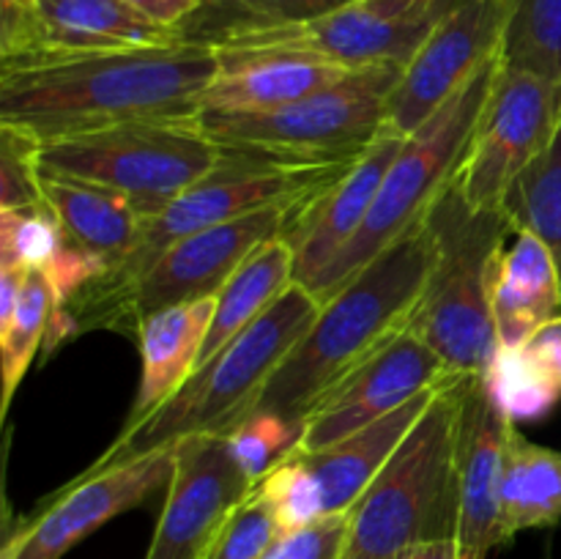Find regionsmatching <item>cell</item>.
I'll return each mask as SVG.
<instances>
[{
	"instance_id": "6da1fadb",
	"label": "cell",
	"mask_w": 561,
	"mask_h": 559,
	"mask_svg": "<svg viewBox=\"0 0 561 559\" xmlns=\"http://www.w3.org/2000/svg\"><path fill=\"white\" fill-rule=\"evenodd\" d=\"M219 53L186 36L164 47L0 64V124L38 142L131 121H195Z\"/></svg>"
},
{
	"instance_id": "7a4b0ae2",
	"label": "cell",
	"mask_w": 561,
	"mask_h": 559,
	"mask_svg": "<svg viewBox=\"0 0 561 559\" xmlns=\"http://www.w3.org/2000/svg\"><path fill=\"white\" fill-rule=\"evenodd\" d=\"M433 263L436 239L425 219L323 301L312 327L268 378L250 414L268 411L305 422L343 378L411 327Z\"/></svg>"
},
{
	"instance_id": "3957f363",
	"label": "cell",
	"mask_w": 561,
	"mask_h": 559,
	"mask_svg": "<svg viewBox=\"0 0 561 559\" xmlns=\"http://www.w3.org/2000/svg\"><path fill=\"white\" fill-rule=\"evenodd\" d=\"M321 312V299L294 283L252 327L230 340L217 356L197 367L146 420L124 427L121 436L88 466V471L126 464L170 449L190 436L230 433L257 400L285 356L294 351Z\"/></svg>"
},
{
	"instance_id": "277c9868",
	"label": "cell",
	"mask_w": 561,
	"mask_h": 559,
	"mask_svg": "<svg viewBox=\"0 0 561 559\" xmlns=\"http://www.w3.org/2000/svg\"><path fill=\"white\" fill-rule=\"evenodd\" d=\"M463 378L438 387L354 507L340 559H392L458 535V420Z\"/></svg>"
},
{
	"instance_id": "5b68a950",
	"label": "cell",
	"mask_w": 561,
	"mask_h": 559,
	"mask_svg": "<svg viewBox=\"0 0 561 559\" xmlns=\"http://www.w3.org/2000/svg\"><path fill=\"white\" fill-rule=\"evenodd\" d=\"M436 239V263L425 296L411 318L453 376H482L499 351L493 288L513 233L502 212H477L449 186L427 214Z\"/></svg>"
},
{
	"instance_id": "8992f818",
	"label": "cell",
	"mask_w": 561,
	"mask_h": 559,
	"mask_svg": "<svg viewBox=\"0 0 561 559\" xmlns=\"http://www.w3.org/2000/svg\"><path fill=\"white\" fill-rule=\"evenodd\" d=\"M502 69L504 47L488 58L485 66L460 91H455L420 129L405 135L362 230L312 285V294L321 299V305L340 294L400 236L425 223L438 197L455 184Z\"/></svg>"
},
{
	"instance_id": "52a82bcc",
	"label": "cell",
	"mask_w": 561,
	"mask_h": 559,
	"mask_svg": "<svg viewBox=\"0 0 561 559\" xmlns=\"http://www.w3.org/2000/svg\"><path fill=\"white\" fill-rule=\"evenodd\" d=\"M359 159V157H356ZM316 162V159L274 157V153L225 148L217 168L181 192L173 203L146 219L140 241L115 269L85 285L60 310L82 312L124 294L148 266L179 239L261 212L285 201H301L345 173L356 162Z\"/></svg>"
},
{
	"instance_id": "ba28073f",
	"label": "cell",
	"mask_w": 561,
	"mask_h": 559,
	"mask_svg": "<svg viewBox=\"0 0 561 559\" xmlns=\"http://www.w3.org/2000/svg\"><path fill=\"white\" fill-rule=\"evenodd\" d=\"M403 66H359L334 85L299 102L263 113L203 110L197 126L222 148L274 153V157L351 162L381 135L387 102Z\"/></svg>"
},
{
	"instance_id": "9c48e42d",
	"label": "cell",
	"mask_w": 561,
	"mask_h": 559,
	"mask_svg": "<svg viewBox=\"0 0 561 559\" xmlns=\"http://www.w3.org/2000/svg\"><path fill=\"white\" fill-rule=\"evenodd\" d=\"M225 148L195 121H131L42 142V168L102 184L129 197L146 217L211 173Z\"/></svg>"
},
{
	"instance_id": "30bf717a",
	"label": "cell",
	"mask_w": 561,
	"mask_h": 559,
	"mask_svg": "<svg viewBox=\"0 0 561 559\" xmlns=\"http://www.w3.org/2000/svg\"><path fill=\"white\" fill-rule=\"evenodd\" d=\"M301 201L274 203L261 212L244 214L239 219L179 239L168 250L159 252L157 261L121 296L91 307V310L75 312V316L64 310L75 327V334L93 332V329H113V332L131 334L137 329V321L146 318L148 312L217 296L230 274L257 247L283 236L290 212Z\"/></svg>"
},
{
	"instance_id": "8fae6325",
	"label": "cell",
	"mask_w": 561,
	"mask_h": 559,
	"mask_svg": "<svg viewBox=\"0 0 561 559\" xmlns=\"http://www.w3.org/2000/svg\"><path fill=\"white\" fill-rule=\"evenodd\" d=\"M466 0H354L307 22H261L236 16L211 33L214 44L279 47L359 66H405L433 31ZM208 38V36H201Z\"/></svg>"
},
{
	"instance_id": "7c38bea8",
	"label": "cell",
	"mask_w": 561,
	"mask_h": 559,
	"mask_svg": "<svg viewBox=\"0 0 561 559\" xmlns=\"http://www.w3.org/2000/svg\"><path fill=\"white\" fill-rule=\"evenodd\" d=\"M561 126V82L504 60L469 153L455 179L477 212H502L510 186L553 142Z\"/></svg>"
},
{
	"instance_id": "4fadbf2b",
	"label": "cell",
	"mask_w": 561,
	"mask_h": 559,
	"mask_svg": "<svg viewBox=\"0 0 561 559\" xmlns=\"http://www.w3.org/2000/svg\"><path fill=\"white\" fill-rule=\"evenodd\" d=\"M173 447L99 471H82L5 537L0 559H60L121 513L142 507L173 480Z\"/></svg>"
},
{
	"instance_id": "5bb4252c",
	"label": "cell",
	"mask_w": 561,
	"mask_h": 559,
	"mask_svg": "<svg viewBox=\"0 0 561 559\" xmlns=\"http://www.w3.org/2000/svg\"><path fill=\"white\" fill-rule=\"evenodd\" d=\"M186 36L121 0H0V64L164 47Z\"/></svg>"
},
{
	"instance_id": "9a60e30c",
	"label": "cell",
	"mask_w": 561,
	"mask_h": 559,
	"mask_svg": "<svg viewBox=\"0 0 561 559\" xmlns=\"http://www.w3.org/2000/svg\"><path fill=\"white\" fill-rule=\"evenodd\" d=\"M515 0H466L403 66L383 129L411 135L504 47Z\"/></svg>"
},
{
	"instance_id": "2e32d148",
	"label": "cell",
	"mask_w": 561,
	"mask_h": 559,
	"mask_svg": "<svg viewBox=\"0 0 561 559\" xmlns=\"http://www.w3.org/2000/svg\"><path fill=\"white\" fill-rule=\"evenodd\" d=\"M175 466L146 559H208L241 502L255 491L222 433L190 436L173 447Z\"/></svg>"
},
{
	"instance_id": "e0dca14e",
	"label": "cell",
	"mask_w": 561,
	"mask_h": 559,
	"mask_svg": "<svg viewBox=\"0 0 561 559\" xmlns=\"http://www.w3.org/2000/svg\"><path fill=\"white\" fill-rule=\"evenodd\" d=\"M449 378V367L442 356L416 332L405 329L400 338L383 345L365 365L356 367L337 384L305 420L299 453H316L329 447L373 422L398 411L416 395L442 387Z\"/></svg>"
},
{
	"instance_id": "ac0fdd59",
	"label": "cell",
	"mask_w": 561,
	"mask_h": 559,
	"mask_svg": "<svg viewBox=\"0 0 561 559\" xmlns=\"http://www.w3.org/2000/svg\"><path fill=\"white\" fill-rule=\"evenodd\" d=\"M403 140L405 135L381 129L376 142L340 179L290 212L283 239L296 255V283L312 290L334 258L359 233Z\"/></svg>"
},
{
	"instance_id": "d6986e66",
	"label": "cell",
	"mask_w": 561,
	"mask_h": 559,
	"mask_svg": "<svg viewBox=\"0 0 561 559\" xmlns=\"http://www.w3.org/2000/svg\"><path fill=\"white\" fill-rule=\"evenodd\" d=\"M515 422L493 403L482 376L463 378L458 420V535L455 559H488L502 546L499 497L507 433Z\"/></svg>"
},
{
	"instance_id": "ffe728a7",
	"label": "cell",
	"mask_w": 561,
	"mask_h": 559,
	"mask_svg": "<svg viewBox=\"0 0 561 559\" xmlns=\"http://www.w3.org/2000/svg\"><path fill=\"white\" fill-rule=\"evenodd\" d=\"M214 47L219 53V71L203 96L201 113H263L323 91L354 71L351 66L301 49L233 44Z\"/></svg>"
},
{
	"instance_id": "44dd1931",
	"label": "cell",
	"mask_w": 561,
	"mask_h": 559,
	"mask_svg": "<svg viewBox=\"0 0 561 559\" xmlns=\"http://www.w3.org/2000/svg\"><path fill=\"white\" fill-rule=\"evenodd\" d=\"M436 392L438 387L427 389V392L416 395L414 400L400 406L398 411L387 414L383 420L373 422V425L362 427V431L351 433V436L340 438L329 447L316 449V453H299L296 449V458L305 464V469L316 480L323 513H348L354 507L356 499L365 493V488L381 471L389 455L398 449V444L409 436L416 420L425 414Z\"/></svg>"
},
{
	"instance_id": "7402d4cb",
	"label": "cell",
	"mask_w": 561,
	"mask_h": 559,
	"mask_svg": "<svg viewBox=\"0 0 561 559\" xmlns=\"http://www.w3.org/2000/svg\"><path fill=\"white\" fill-rule=\"evenodd\" d=\"M214 307H217V296H208V299L148 312L137 321L135 334L140 340L142 376L124 427L146 420L175 389L190 381L192 373L197 370L201 349L211 327Z\"/></svg>"
},
{
	"instance_id": "603a6c76",
	"label": "cell",
	"mask_w": 561,
	"mask_h": 559,
	"mask_svg": "<svg viewBox=\"0 0 561 559\" xmlns=\"http://www.w3.org/2000/svg\"><path fill=\"white\" fill-rule=\"evenodd\" d=\"M42 195L64 233L104 263V274L135 250L146 228V214L102 184L42 168Z\"/></svg>"
},
{
	"instance_id": "cb8c5ba5",
	"label": "cell",
	"mask_w": 561,
	"mask_h": 559,
	"mask_svg": "<svg viewBox=\"0 0 561 559\" xmlns=\"http://www.w3.org/2000/svg\"><path fill=\"white\" fill-rule=\"evenodd\" d=\"M561 316V277L537 236L515 233L493 288L499 349H520L542 323Z\"/></svg>"
},
{
	"instance_id": "d4e9b609",
	"label": "cell",
	"mask_w": 561,
	"mask_h": 559,
	"mask_svg": "<svg viewBox=\"0 0 561 559\" xmlns=\"http://www.w3.org/2000/svg\"><path fill=\"white\" fill-rule=\"evenodd\" d=\"M296 283V255L283 236L257 247L219 288L211 327L197 367L217 356L233 338L257 321Z\"/></svg>"
},
{
	"instance_id": "484cf974",
	"label": "cell",
	"mask_w": 561,
	"mask_h": 559,
	"mask_svg": "<svg viewBox=\"0 0 561 559\" xmlns=\"http://www.w3.org/2000/svg\"><path fill=\"white\" fill-rule=\"evenodd\" d=\"M502 546L526 529H546L561 521V453L529 442L510 427L499 497Z\"/></svg>"
},
{
	"instance_id": "4316f807",
	"label": "cell",
	"mask_w": 561,
	"mask_h": 559,
	"mask_svg": "<svg viewBox=\"0 0 561 559\" xmlns=\"http://www.w3.org/2000/svg\"><path fill=\"white\" fill-rule=\"evenodd\" d=\"M502 214L513 233H531L546 244L561 277V126L551 146L510 186Z\"/></svg>"
},
{
	"instance_id": "83f0119b",
	"label": "cell",
	"mask_w": 561,
	"mask_h": 559,
	"mask_svg": "<svg viewBox=\"0 0 561 559\" xmlns=\"http://www.w3.org/2000/svg\"><path fill=\"white\" fill-rule=\"evenodd\" d=\"M60 307L58 294L44 272H27L25 288H22L20 305H16L14 321L0 334V373H3V400H0V417L9 414L11 400L31 367L33 356L47 340L49 323L55 310Z\"/></svg>"
},
{
	"instance_id": "f1b7e54d",
	"label": "cell",
	"mask_w": 561,
	"mask_h": 559,
	"mask_svg": "<svg viewBox=\"0 0 561 559\" xmlns=\"http://www.w3.org/2000/svg\"><path fill=\"white\" fill-rule=\"evenodd\" d=\"M504 60L561 82V0H515Z\"/></svg>"
},
{
	"instance_id": "f546056e",
	"label": "cell",
	"mask_w": 561,
	"mask_h": 559,
	"mask_svg": "<svg viewBox=\"0 0 561 559\" xmlns=\"http://www.w3.org/2000/svg\"><path fill=\"white\" fill-rule=\"evenodd\" d=\"M69 247L71 239L47 206L0 208V266L49 274Z\"/></svg>"
},
{
	"instance_id": "4dcf8cb0",
	"label": "cell",
	"mask_w": 561,
	"mask_h": 559,
	"mask_svg": "<svg viewBox=\"0 0 561 559\" xmlns=\"http://www.w3.org/2000/svg\"><path fill=\"white\" fill-rule=\"evenodd\" d=\"M493 403L513 422L542 417L559 400L561 389L548 381L520 349H499L482 373Z\"/></svg>"
},
{
	"instance_id": "1f68e13d",
	"label": "cell",
	"mask_w": 561,
	"mask_h": 559,
	"mask_svg": "<svg viewBox=\"0 0 561 559\" xmlns=\"http://www.w3.org/2000/svg\"><path fill=\"white\" fill-rule=\"evenodd\" d=\"M301 436H305V422L285 420V417L268 414V411L247 414L233 431L225 433L230 455L255 488L274 466H279L299 449Z\"/></svg>"
},
{
	"instance_id": "d6a6232c",
	"label": "cell",
	"mask_w": 561,
	"mask_h": 559,
	"mask_svg": "<svg viewBox=\"0 0 561 559\" xmlns=\"http://www.w3.org/2000/svg\"><path fill=\"white\" fill-rule=\"evenodd\" d=\"M255 491L268 502L283 535L305 529V526L316 524V521H321L327 515L323 513V502L316 480L305 469V464L296 458V453L290 458H285L279 466H274L257 482Z\"/></svg>"
},
{
	"instance_id": "836d02e7",
	"label": "cell",
	"mask_w": 561,
	"mask_h": 559,
	"mask_svg": "<svg viewBox=\"0 0 561 559\" xmlns=\"http://www.w3.org/2000/svg\"><path fill=\"white\" fill-rule=\"evenodd\" d=\"M42 142L0 124V208L47 206L42 195Z\"/></svg>"
},
{
	"instance_id": "e575fe53",
	"label": "cell",
	"mask_w": 561,
	"mask_h": 559,
	"mask_svg": "<svg viewBox=\"0 0 561 559\" xmlns=\"http://www.w3.org/2000/svg\"><path fill=\"white\" fill-rule=\"evenodd\" d=\"M279 537H283V529L272 507L261 493L252 491L230 515L208 559H263Z\"/></svg>"
},
{
	"instance_id": "d590c367",
	"label": "cell",
	"mask_w": 561,
	"mask_h": 559,
	"mask_svg": "<svg viewBox=\"0 0 561 559\" xmlns=\"http://www.w3.org/2000/svg\"><path fill=\"white\" fill-rule=\"evenodd\" d=\"M348 537V513L323 515L305 529L279 537L263 559H340Z\"/></svg>"
},
{
	"instance_id": "8d00e7d4",
	"label": "cell",
	"mask_w": 561,
	"mask_h": 559,
	"mask_svg": "<svg viewBox=\"0 0 561 559\" xmlns=\"http://www.w3.org/2000/svg\"><path fill=\"white\" fill-rule=\"evenodd\" d=\"M244 20L261 22H307L343 9L354 0H230Z\"/></svg>"
},
{
	"instance_id": "74e56055",
	"label": "cell",
	"mask_w": 561,
	"mask_h": 559,
	"mask_svg": "<svg viewBox=\"0 0 561 559\" xmlns=\"http://www.w3.org/2000/svg\"><path fill=\"white\" fill-rule=\"evenodd\" d=\"M520 351H524L526 360H529L548 381L557 384L561 389V316L542 323V327L520 345Z\"/></svg>"
},
{
	"instance_id": "f35d334b",
	"label": "cell",
	"mask_w": 561,
	"mask_h": 559,
	"mask_svg": "<svg viewBox=\"0 0 561 559\" xmlns=\"http://www.w3.org/2000/svg\"><path fill=\"white\" fill-rule=\"evenodd\" d=\"M121 3L140 11L142 16L159 22V25L186 31V22H190L195 14H201V9L208 3V0H121Z\"/></svg>"
},
{
	"instance_id": "ab89813d",
	"label": "cell",
	"mask_w": 561,
	"mask_h": 559,
	"mask_svg": "<svg viewBox=\"0 0 561 559\" xmlns=\"http://www.w3.org/2000/svg\"><path fill=\"white\" fill-rule=\"evenodd\" d=\"M392 559H455V543H433V546L411 548Z\"/></svg>"
}]
</instances>
